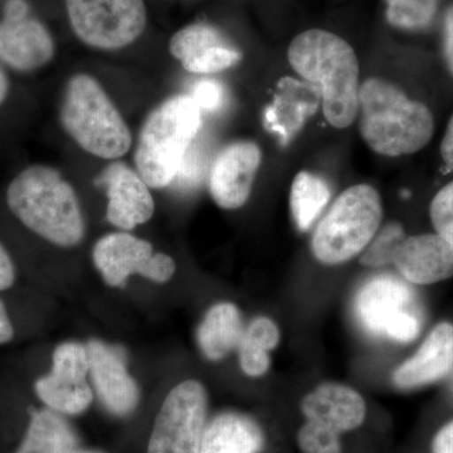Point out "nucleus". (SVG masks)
Returning a JSON list of instances; mask_svg holds the SVG:
<instances>
[{"label": "nucleus", "mask_w": 453, "mask_h": 453, "mask_svg": "<svg viewBox=\"0 0 453 453\" xmlns=\"http://www.w3.org/2000/svg\"><path fill=\"white\" fill-rule=\"evenodd\" d=\"M7 204L26 228L62 249L82 243L86 222L73 184L58 169L33 164L9 183Z\"/></svg>", "instance_id": "obj_1"}, {"label": "nucleus", "mask_w": 453, "mask_h": 453, "mask_svg": "<svg viewBox=\"0 0 453 453\" xmlns=\"http://www.w3.org/2000/svg\"><path fill=\"white\" fill-rule=\"evenodd\" d=\"M288 62L295 73L320 92L327 122L336 129L350 127L359 106V59L339 35L309 29L292 40Z\"/></svg>", "instance_id": "obj_2"}, {"label": "nucleus", "mask_w": 453, "mask_h": 453, "mask_svg": "<svg viewBox=\"0 0 453 453\" xmlns=\"http://www.w3.org/2000/svg\"><path fill=\"white\" fill-rule=\"evenodd\" d=\"M357 115L365 144L384 157L417 153L434 135L431 110L411 100L395 83L378 77L360 86Z\"/></svg>", "instance_id": "obj_3"}, {"label": "nucleus", "mask_w": 453, "mask_h": 453, "mask_svg": "<svg viewBox=\"0 0 453 453\" xmlns=\"http://www.w3.org/2000/svg\"><path fill=\"white\" fill-rule=\"evenodd\" d=\"M59 122L74 144L98 159L120 160L133 146L129 125L92 74L76 73L67 80Z\"/></svg>", "instance_id": "obj_4"}, {"label": "nucleus", "mask_w": 453, "mask_h": 453, "mask_svg": "<svg viewBox=\"0 0 453 453\" xmlns=\"http://www.w3.org/2000/svg\"><path fill=\"white\" fill-rule=\"evenodd\" d=\"M201 127L202 107L193 95H173L146 116L134 153V168L151 189H163L174 180Z\"/></svg>", "instance_id": "obj_5"}, {"label": "nucleus", "mask_w": 453, "mask_h": 453, "mask_svg": "<svg viewBox=\"0 0 453 453\" xmlns=\"http://www.w3.org/2000/svg\"><path fill=\"white\" fill-rule=\"evenodd\" d=\"M383 208L380 193L368 184L348 188L333 203L316 226L312 252L329 266L360 255L380 231Z\"/></svg>", "instance_id": "obj_6"}, {"label": "nucleus", "mask_w": 453, "mask_h": 453, "mask_svg": "<svg viewBox=\"0 0 453 453\" xmlns=\"http://www.w3.org/2000/svg\"><path fill=\"white\" fill-rule=\"evenodd\" d=\"M68 23L77 40L97 50L127 49L144 35V0H64Z\"/></svg>", "instance_id": "obj_7"}, {"label": "nucleus", "mask_w": 453, "mask_h": 453, "mask_svg": "<svg viewBox=\"0 0 453 453\" xmlns=\"http://www.w3.org/2000/svg\"><path fill=\"white\" fill-rule=\"evenodd\" d=\"M356 312L366 332L380 338L407 344L421 332L416 295L395 276H375L366 281L357 292Z\"/></svg>", "instance_id": "obj_8"}, {"label": "nucleus", "mask_w": 453, "mask_h": 453, "mask_svg": "<svg viewBox=\"0 0 453 453\" xmlns=\"http://www.w3.org/2000/svg\"><path fill=\"white\" fill-rule=\"evenodd\" d=\"M208 395L201 381H181L170 390L155 418L148 453H201L207 427Z\"/></svg>", "instance_id": "obj_9"}, {"label": "nucleus", "mask_w": 453, "mask_h": 453, "mask_svg": "<svg viewBox=\"0 0 453 453\" xmlns=\"http://www.w3.org/2000/svg\"><path fill=\"white\" fill-rule=\"evenodd\" d=\"M56 41L29 0H3L0 8V65L20 73L46 67L55 58Z\"/></svg>", "instance_id": "obj_10"}, {"label": "nucleus", "mask_w": 453, "mask_h": 453, "mask_svg": "<svg viewBox=\"0 0 453 453\" xmlns=\"http://www.w3.org/2000/svg\"><path fill=\"white\" fill-rule=\"evenodd\" d=\"M92 259L110 288H122L134 275L155 283H165L177 271L172 256L155 252L149 241L127 231L112 232L97 240L92 250Z\"/></svg>", "instance_id": "obj_11"}, {"label": "nucleus", "mask_w": 453, "mask_h": 453, "mask_svg": "<svg viewBox=\"0 0 453 453\" xmlns=\"http://www.w3.org/2000/svg\"><path fill=\"white\" fill-rule=\"evenodd\" d=\"M88 345L65 342L55 349L52 368L35 384V395L44 407L64 416H79L94 401L89 386Z\"/></svg>", "instance_id": "obj_12"}, {"label": "nucleus", "mask_w": 453, "mask_h": 453, "mask_svg": "<svg viewBox=\"0 0 453 453\" xmlns=\"http://www.w3.org/2000/svg\"><path fill=\"white\" fill-rule=\"evenodd\" d=\"M107 196L106 219L120 231H133L153 219L151 188L138 170L121 160L107 164L97 178Z\"/></svg>", "instance_id": "obj_13"}, {"label": "nucleus", "mask_w": 453, "mask_h": 453, "mask_svg": "<svg viewBox=\"0 0 453 453\" xmlns=\"http://www.w3.org/2000/svg\"><path fill=\"white\" fill-rule=\"evenodd\" d=\"M261 163V149L251 140H238L220 149L208 178L214 203L226 211L243 207L251 196Z\"/></svg>", "instance_id": "obj_14"}, {"label": "nucleus", "mask_w": 453, "mask_h": 453, "mask_svg": "<svg viewBox=\"0 0 453 453\" xmlns=\"http://www.w3.org/2000/svg\"><path fill=\"white\" fill-rule=\"evenodd\" d=\"M86 345L89 375L106 410L116 417H127L135 412L142 395L127 369L125 351L103 340H89Z\"/></svg>", "instance_id": "obj_15"}, {"label": "nucleus", "mask_w": 453, "mask_h": 453, "mask_svg": "<svg viewBox=\"0 0 453 453\" xmlns=\"http://www.w3.org/2000/svg\"><path fill=\"white\" fill-rule=\"evenodd\" d=\"M392 265L405 281L432 285L453 276V252L438 234L404 235L393 252Z\"/></svg>", "instance_id": "obj_16"}, {"label": "nucleus", "mask_w": 453, "mask_h": 453, "mask_svg": "<svg viewBox=\"0 0 453 453\" xmlns=\"http://www.w3.org/2000/svg\"><path fill=\"white\" fill-rule=\"evenodd\" d=\"M301 411L306 421L342 434L365 423L366 404L356 389L338 383H324L303 396Z\"/></svg>", "instance_id": "obj_17"}, {"label": "nucleus", "mask_w": 453, "mask_h": 453, "mask_svg": "<svg viewBox=\"0 0 453 453\" xmlns=\"http://www.w3.org/2000/svg\"><path fill=\"white\" fill-rule=\"evenodd\" d=\"M453 366V326L437 325L421 348L395 369L393 381L398 388L413 389L445 377Z\"/></svg>", "instance_id": "obj_18"}, {"label": "nucleus", "mask_w": 453, "mask_h": 453, "mask_svg": "<svg viewBox=\"0 0 453 453\" xmlns=\"http://www.w3.org/2000/svg\"><path fill=\"white\" fill-rule=\"evenodd\" d=\"M265 434L258 423L235 412L220 413L207 423L201 453H261Z\"/></svg>", "instance_id": "obj_19"}, {"label": "nucleus", "mask_w": 453, "mask_h": 453, "mask_svg": "<svg viewBox=\"0 0 453 453\" xmlns=\"http://www.w3.org/2000/svg\"><path fill=\"white\" fill-rule=\"evenodd\" d=\"M80 438L64 414L50 408L31 410L22 440L13 453H74Z\"/></svg>", "instance_id": "obj_20"}, {"label": "nucleus", "mask_w": 453, "mask_h": 453, "mask_svg": "<svg viewBox=\"0 0 453 453\" xmlns=\"http://www.w3.org/2000/svg\"><path fill=\"white\" fill-rule=\"evenodd\" d=\"M243 330L242 316L234 303H219L211 306L196 332L203 356L211 362L225 359L237 350Z\"/></svg>", "instance_id": "obj_21"}, {"label": "nucleus", "mask_w": 453, "mask_h": 453, "mask_svg": "<svg viewBox=\"0 0 453 453\" xmlns=\"http://www.w3.org/2000/svg\"><path fill=\"white\" fill-rule=\"evenodd\" d=\"M332 192L326 181L314 173L300 172L292 181L290 208L295 225L301 232L309 231L320 217Z\"/></svg>", "instance_id": "obj_22"}, {"label": "nucleus", "mask_w": 453, "mask_h": 453, "mask_svg": "<svg viewBox=\"0 0 453 453\" xmlns=\"http://www.w3.org/2000/svg\"><path fill=\"white\" fill-rule=\"evenodd\" d=\"M228 43L222 32L208 23H192L179 29L169 41L170 55L180 64L219 44Z\"/></svg>", "instance_id": "obj_23"}, {"label": "nucleus", "mask_w": 453, "mask_h": 453, "mask_svg": "<svg viewBox=\"0 0 453 453\" xmlns=\"http://www.w3.org/2000/svg\"><path fill=\"white\" fill-rule=\"evenodd\" d=\"M390 26L403 31H422L436 17L438 0H384Z\"/></svg>", "instance_id": "obj_24"}, {"label": "nucleus", "mask_w": 453, "mask_h": 453, "mask_svg": "<svg viewBox=\"0 0 453 453\" xmlns=\"http://www.w3.org/2000/svg\"><path fill=\"white\" fill-rule=\"evenodd\" d=\"M242 53L231 44H219L203 50L198 55L183 62L184 70L195 74H213L223 73L240 64Z\"/></svg>", "instance_id": "obj_25"}, {"label": "nucleus", "mask_w": 453, "mask_h": 453, "mask_svg": "<svg viewBox=\"0 0 453 453\" xmlns=\"http://www.w3.org/2000/svg\"><path fill=\"white\" fill-rule=\"evenodd\" d=\"M404 235L403 228L399 223H389L381 231H378L371 243L366 246L360 257V264L374 268L392 264L393 252Z\"/></svg>", "instance_id": "obj_26"}, {"label": "nucleus", "mask_w": 453, "mask_h": 453, "mask_svg": "<svg viewBox=\"0 0 453 453\" xmlns=\"http://www.w3.org/2000/svg\"><path fill=\"white\" fill-rule=\"evenodd\" d=\"M297 446L301 453H342L339 434L310 421L297 432Z\"/></svg>", "instance_id": "obj_27"}, {"label": "nucleus", "mask_w": 453, "mask_h": 453, "mask_svg": "<svg viewBox=\"0 0 453 453\" xmlns=\"http://www.w3.org/2000/svg\"><path fill=\"white\" fill-rule=\"evenodd\" d=\"M280 330L275 321L265 316L253 319L251 323L244 326L242 339L240 344L259 349V350L271 351L279 345Z\"/></svg>", "instance_id": "obj_28"}, {"label": "nucleus", "mask_w": 453, "mask_h": 453, "mask_svg": "<svg viewBox=\"0 0 453 453\" xmlns=\"http://www.w3.org/2000/svg\"><path fill=\"white\" fill-rule=\"evenodd\" d=\"M238 360L244 374L251 378L262 377L270 369V356L267 351L240 344L237 348Z\"/></svg>", "instance_id": "obj_29"}, {"label": "nucleus", "mask_w": 453, "mask_h": 453, "mask_svg": "<svg viewBox=\"0 0 453 453\" xmlns=\"http://www.w3.org/2000/svg\"><path fill=\"white\" fill-rule=\"evenodd\" d=\"M429 214H431L432 225L434 229L453 219V181L443 187L434 196L431 208H429Z\"/></svg>", "instance_id": "obj_30"}, {"label": "nucleus", "mask_w": 453, "mask_h": 453, "mask_svg": "<svg viewBox=\"0 0 453 453\" xmlns=\"http://www.w3.org/2000/svg\"><path fill=\"white\" fill-rule=\"evenodd\" d=\"M193 96H195L196 103L201 105L202 109H213V107L219 105L222 91H220L217 83L202 82L199 83Z\"/></svg>", "instance_id": "obj_31"}, {"label": "nucleus", "mask_w": 453, "mask_h": 453, "mask_svg": "<svg viewBox=\"0 0 453 453\" xmlns=\"http://www.w3.org/2000/svg\"><path fill=\"white\" fill-rule=\"evenodd\" d=\"M16 281V266L8 250L0 242V291L8 290Z\"/></svg>", "instance_id": "obj_32"}, {"label": "nucleus", "mask_w": 453, "mask_h": 453, "mask_svg": "<svg viewBox=\"0 0 453 453\" xmlns=\"http://www.w3.org/2000/svg\"><path fill=\"white\" fill-rule=\"evenodd\" d=\"M443 53L447 67L453 76V4L447 9L443 22Z\"/></svg>", "instance_id": "obj_33"}, {"label": "nucleus", "mask_w": 453, "mask_h": 453, "mask_svg": "<svg viewBox=\"0 0 453 453\" xmlns=\"http://www.w3.org/2000/svg\"><path fill=\"white\" fill-rule=\"evenodd\" d=\"M432 453H453V421L437 432L432 442Z\"/></svg>", "instance_id": "obj_34"}, {"label": "nucleus", "mask_w": 453, "mask_h": 453, "mask_svg": "<svg viewBox=\"0 0 453 453\" xmlns=\"http://www.w3.org/2000/svg\"><path fill=\"white\" fill-rule=\"evenodd\" d=\"M441 157L449 172L453 173V115L447 125L446 134L441 142Z\"/></svg>", "instance_id": "obj_35"}, {"label": "nucleus", "mask_w": 453, "mask_h": 453, "mask_svg": "<svg viewBox=\"0 0 453 453\" xmlns=\"http://www.w3.org/2000/svg\"><path fill=\"white\" fill-rule=\"evenodd\" d=\"M14 338V327L9 318L8 310L4 303L0 300V344H7Z\"/></svg>", "instance_id": "obj_36"}, {"label": "nucleus", "mask_w": 453, "mask_h": 453, "mask_svg": "<svg viewBox=\"0 0 453 453\" xmlns=\"http://www.w3.org/2000/svg\"><path fill=\"white\" fill-rule=\"evenodd\" d=\"M9 92H11V82H9L4 68L0 65V106L7 101Z\"/></svg>", "instance_id": "obj_37"}, {"label": "nucleus", "mask_w": 453, "mask_h": 453, "mask_svg": "<svg viewBox=\"0 0 453 453\" xmlns=\"http://www.w3.org/2000/svg\"><path fill=\"white\" fill-rule=\"evenodd\" d=\"M436 234H440L449 243L453 252V219L445 223V225L438 226Z\"/></svg>", "instance_id": "obj_38"}, {"label": "nucleus", "mask_w": 453, "mask_h": 453, "mask_svg": "<svg viewBox=\"0 0 453 453\" xmlns=\"http://www.w3.org/2000/svg\"><path fill=\"white\" fill-rule=\"evenodd\" d=\"M74 453H104V452H100V451H77V452H74Z\"/></svg>", "instance_id": "obj_39"}]
</instances>
